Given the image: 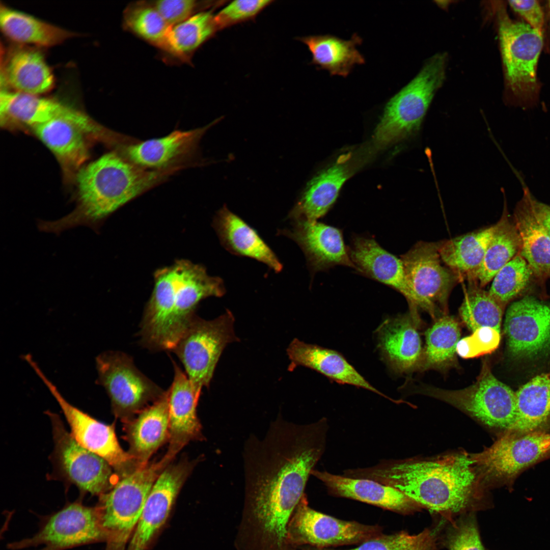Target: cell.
Instances as JSON below:
<instances>
[{
  "mask_svg": "<svg viewBox=\"0 0 550 550\" xmlns=\"http://www.w3.org/2000/svg\"><path fill=\"white\" fill-rule=\"evenodd\" d=\"M328 421L289 422L281 416L243 449L244 498L237 536L254 550H283L291 518L325 450Z\"/></svg>",
  "mask_w": 550,
  "mask_h": 550,
  "instance_id": "cell-1",
  "label": "cell"
},
{
  "mask_svg": "<svg viewBox=\"0 0 550 550\" xmlns=\"http://www.w3.org/2000/svg\"><path fill=\"white\" fill-rule=\"evenodd\" d=\"M345 476L371 479L400 490L416 503L441 513L466 509L478 499L481 474L471 455L429 459H383L367 468L347 469Z\"/></svg>",
  "mask_w": 550,
  "mask_h": 550,
  "instance_id": "cell-2",
  "label": "cell"
},
{
  "mask_svg": "<svg viewBox=\"0 0 550 550\" xmlns=\"http://www.w3.org/2000/svg\"><path fill=\"white\" fill-rule=\"evenodd\" d=\"M180 169H145L118 151L106 153L84 166L76 174L75 209L56 221H40L38 227L41 231L57 234L79 226L97 232L111 214Z\"/></svg>",
  "mask_w": 550,
  "mask_h": 550,
  "instance_id": "cell-3",
  "label": "cell"
},
{
  "mask_svg": "<svg viewBox=\"0 0 550 550\" xmlns=\"http://www.w3.org/2000/svg\"><path fill=\"white\" fill-rule=\"evenodd\" d=\"M225 291L223 281L209 276L203 266L178 260L155 272L142 326L172 350L195 315L198 303L209 296H222Z\"/></svg>",
  "mask_w": 550,
  "mask_h": 550,
  "instance_id": "cell-4",
  "label": "cell"
},
{
  "mask_svg": "<svg viewBox=\"0 0 550 550\" xmlns=\"http://www.w3.org/2000/svg\"><path fill=\"white\" fill-rule=\"evenodd\" d=\"M171 461L164 455L119 479L99 496L95 508L105 536V550L126 549L154 483Z\"/></svg>",
  "mask_w": 550,
  "mask_h": 550,
  "instance_id": "cell-5",
  "label": "cell"
},
{
  "mask_svg": "<svg viewBox=\"0 0 550 550\" xmlns=\"http://www.w3.org/2000/svg\"><path fill=\"white\" fill-rule=\"evenodd\" d=\"M447 57L439 53L427 61L419 73L387 103L374 140L385 147L415 135L445 78Z\"/></svg>",
  "mask_w": 550,
  "mask_h": 550,
  "instance_id": "cell-6",
  "label": "cell"
},
{
  "mask_svg": "<svg viewBox=\"0 0 550 550\" xmlns=\"http://www.w3.org/2000/svg\"><path fill=\"white\" fill-rule=\"evenodd\" d=\"M417 388L416 392L449 403L488 427L506 432L515 423V392L493 375L486 361L475 382L465 388L447 390L429 386Z\"/></svg>",
  "mask_w": 550,
  "mask_h": 550,
  "instance_id": "cell-7",
  "label": "cell"
},
{
  "mask_svg": "<svg viewBox=\"0 0 550 550\" xmlns=\"http://www.w3.org/2000/svg\"><path fill=\"white\" fill-rule=\"evenodd\" d=\"M234 317L229 311L211 320L196 315L171 351L182 363L195 391L208 387L219 358L227 345L238 338Z\"/></svg>",
  "mask_w": 550,
  "mask_h": 550,
  "instance_id": "cell-8",
  "label": "cell"
},
{
  "mask_svg": "<svg viewBox=\"0 0 550 550\" xmlns=\"http://www.w3.org/2000/svg\"><path fill=\"white\" fill-rule=\"evenodd\" d=\"M499 34L507 84L517 101L533 102L538 84L536 70L543 45V33L512 20L504 8L499 12Z\"/></svg>",
  "mask_w": 550,
  "mask_h": 550,
  "instance_id": "cell-9",
  "label": "cell"
},
{
  "mask_svg": "<svg viewBox=\"0 0 550 550\" xmlns=\"http://www.w3.org/2000/svg\"><path fill=\"white\" fill-rule=\"evenodd\" d=\"M95 365L96 383L104 388L114 415L124 423L165 393L138 369L129 356L122 352H103L96 357Z\"/></svg>",
  "mask_w": 550,
  "mask_h": 550,
  "instance_id": "cell-10",
  "label": "cell"
},
{
  "mask_svg": "<svg viewBox=\"0 0 550 550\" xmlns=\"http://www.w3.org/2000/svg\"><path fill=\"white\" fill-rule=\"evenodd\" d=\"M439 243L420 242L402 255L405 278L412 295L410 313L417 314L418 308L435 318L445 313L449 294L457 276L441 264Z\"/></svg>",
  "mask_w": 550,
  "mask_h": 550,
  "instance_id": "cell-11",
  "label": "cell"
},
{
  "mask_svg": "<svg viewBox=\"0 0 550 550\" xmlns=\"http://www.w3.org/2000/svg\"><path fill=\"white\" fill-rule=\"evenodd\" d=\"M549 454L550 432L506 431L489 447L471 455L482 477L506 484Z\"/></svg>",
  "mask_w": 550,
  "mask_h": 550,
  "instance_id": "cell-12",
  "label": "cell"
},
{
  "mask_svg": "<svg viewBox=\"0 0 550 550\" xmlns=\"http://www.w3.org/2000/svg\"><path fill=\"white\" fill-rule=\"evenodd\" d=\"M28 364L58 403L70 427L71 434L80 445L106 460L120 479L141 468L121 447L114 424L101 422L71 404L33 359H30Z\"/></svg>",
  "mask_w": 550,
  "mask_h": 550,
  "instance_id": "cell-13",
  "label": "cell"
},
{
  "mask_svg": "<svg viewBox=\"0 0 550 550\" xmlns=\"http://www.w3.org/2000/svg\"><path fill=\"white\" fill-rule=\"evenodd\" d=\"M378 527L342 520L317 511L302 496L288 527L291 549L308 544L317 548L363 542L379 535Z\"/></svg>",
  "mask_w": 550,
  "mask_h": 550,
  "instance_id": "cell-14",
  "label": "cell"
},
{
  "mask_svg": "<svg viewBox=\"0 0 550 550\" xmlns=\"http://www.w3.org/2000/svg\"><path fill=\"white\" fill-rule=\"evenodd\" d=\"M105 542L95 507L75 502L50 516L32 537L8 545L18 549L44 545L41 550H63L86 544Z\"/></svg>",
  "mask_w": 550,
  "mask_h": 550,
  "instance_id": "cell-15",
  "label": "cell"
},
{
  "mask_svg": "<svg viewBox=\"0 0 550 550\" xmlns=\"http://www.w3.org/2000/svg\"><path fill=\"white\" fill-rule=\"evenodd\" d=\"M52 426L54 453L66 477L79 489L99 496L117 482L112 466L80 445L65 428L58 415L47 411Z\"/></svg>",
  "mask_w": 550,
  "mask_h": 550,
  "instance_id": "cell-16",
  "label": "cell"
},
{
  "mask_svg": "<svg viewBox=\"0 0 550 550\" xmlns=\"http://www.w3.org/2000/svg\"><path fill=\"white\" fill-rule=\"evenodd\" d=\"M504 332L508 350L516 356H534L550 348V306L532 296L513 302L507 310Z\"/></svg>",
  "mask_w": 550,
  "mask_h": 550,
  "instance_id": "cell-17",
  "label": "cell"
},
{
  "mask_svg": "<svg viewBox=\"0 0 550 550\" xmlns=\"http://www.w3.org/2000/svg\"><path fill=\"white\" fill-rule=\"evenodd\" d=\"M191 473L186 464H169L160 474L148 496L125 550H147L165 524L176 498Z\"/></svg>",
  "mask_w": 550,
  "mask_h": 550,
  "instance_id": "cell-18",
  "label": "cell"
},
{
  "mask_svg": "<svg viewBox=\"0 0 550 550\" xmlns=\"http://www.w3.org/2000/svg\"><path fill=\"white\" fill-rule=\"evenodd\" d=\"M219 119L200 128L175 130L162 138L152 139L122 147L119 152L134 164L147 170L183 168L196 153L200 141Z\"/></svg>",
  "mask_w": 550,
  "mask_h": 550,
  "instance_id": "cell-19",
  "label": "cell"
},
{
  "mask_svg": "<svg viewBox=\"0 0 550 550\" xmlns=\"http://www.w3.org/2000/svg\"><path fill=\"white\" fill-rule=\"evenodd\" d=\"M278 233L292 239L300 246L312 277L337 265L356 270L349 257L342 232L337 228L317 221L301 220L294 221L291 229L280 230Z\"/></svg>",
  "mask_w": 550,
  "mask_h": 550,
  "instance_id": "cell-20",
  "label": "cell"
},
{
  "mask_svg": "<svg viewBox=\"0 0 550 550\" xmlns=\"http://www.w3.org/2000/svg\"><path fill=\"white\" fill-rule=\"evenodd\" d=\"M174 375L167 390L169 414V445L166 454L173 459L189 442L203 439L197 414L200 396L185 372L173 361Z\"/></svg>",
  "mask_w": 550,
  "mask_h": 550,
  "instance_id": "cell-21",
  "label": "cell"
},
{
  "mask_svg": "<svg viewBox=\"0 0 550 550\" xmlns=\"http://www.w3.org/2000/svg\"><path fill=\"white\" fill-rule=\"evenodd\" d=\"M416 322L410 315L386 318L376 331L382 358L393 371L408 373L419 367L422 350Z\"/></svg>",
  "mask_w": 550,
  "mask_h": 550,
  "instance_id": "cell-22",
  "label": "cell"
},
{
  "mask_svg": "<svg viewBox=\"0 0 550 550\" xmlns=\"http://www.w3.org/2000/svg\"><path fill=\"white\" fill-rule=\"evenodd\" d=\"M311 475L320 480L332 496L351 499L384 509L408 512L416 503L392 486L364 478L336 475L326 471L313 470Z\"/></svg>",
  "mask_w": 550,
  "mask_h": 550,
  "instance_id": "cell-23",
  "label": "cell"
},
{
  "mask_svg": "<svg viewBox=\"0 0 550 550\" xmlns=\"http://www.w3.org/2000/svg\"><path fill=\"white\" fill-rule=\"evenodd\" d=\"M348 252L359 273L394 289L406 298L409 305L411 303L401 259L384 250L374 239L364 236L352 237Z\"/></svg>",
  "mask_w": 550,
  "mask_h": 550,
  "instance_id": "cell-24",
  "label": "cell"
},
{
  "mask_svg": "<svg viewBox=\"0 0 550 550\" xmlns=\"http://www.w3.org/2000/svg\"><path fill=\"white\" fill-rule=\"evenodd\" d=\"M287 352L291 362L290 371L299 366L308 367L338 383L365 389L395 402L372 386L335 350L294 339L290 343Z\"/></svg>",
  "mask_w": 550,
  "mask_h": 550,
  "instance_id": "cell-25",
  "label": "cell"
},
{
  "mask_svg": "<svg viewBox=\"0 0 550 550\" xmlns=\"http://www.w3.org/2000/svg\"><path fill=\"white\" fill-rule=\"evenodd\" d=\"M138 415L125 422L128 452L140 467L148 463L150 457L169 436V402L167 391L156 401Z\"/></svg>",
  "mask_w": 550,
  "mask_h": 550,
  "instance_id": "cell-26",
  "label": "cell"
},
{
  "mask_svg": "<svg viewBox=\"0 0 550 550\" xmlns=\"http://www.w3.org/2000/svg\"><path fill=\"white\" fill-rule=\"evenodd\" d=\"M7 53L1 74L4 89L9 86L16 92L36 95L52 89L53 74L40 50L19 45Z\"/></svg>",
  "mask_w": 550,
  "mask_h": 550,
  "instance_id": "cell-27",
  "label": "cell"
},
{
  "mask_svg": "<svg viewBox=\"0 0 550 550\" xmlns=\"http://www.w3.org/2000/svg\"><path fill=\"white\" fill-rule=\"evenodd\" d=\"M213 226L221 243L229 252L257 260L276 272L282 269L277 256L258 233L225 206L217 213Z\"/></svg>",
  "mask_w": 550,
  "mask_h": 550,
  "instance_id": "cell-28",
  "label": "cell"
},
{
  "mask_svg": "<svg viewBox=\"0 0 550 550\" xmlns=\"http://www.w3.org/2000/svg\"><path fill=\"white\" fill-rule=\"evenodd\" d=\"M39 139L52 151L66 174H76L89 157L87 134L74 123L54 119L33 127Z\"/></svg>",
  "mask_w": 550,
  "mask_h": 550,
  "instance_id": "cell-29",
  "label": "cell"
},
{
  "mask_svg": "<svg viewBox=\"0 0 550 550\" xmlns=\"http://www.w3.org/2000/svg\"><path fill=\"white\" fill-rule=\"evenodd\" d=\"M298 39L307 46L311 53V64L319 69L328 71L331 75L345 77L355 65L365 62L356 48L362 42L356 34L347 40L331 35L309 36Z\"/></svg>",
  "mask_w": 550,
  "mask_h": 550,
  "instance_id": "cell-30",
  "label": "cell"
},
{
  "mask_svg": "<svg viewBox=\"0 0 550 550\" xmlns=\"http://www.w3.org/2000/svg\"><path fill=\"white\" fill-rule=\"evenodd\" d=\"M346 168L338 162L315 177L289 214L292 221L316 222L335 202L348 177Z\"/></svg>",
  "mask_w": 550,
  "mask_h": 550,
  "instance_id": "cell-31",
  "label": "cell"
},
{
  "mask_svg": "<svg viewBox=\"0 0 550 550\" xmlns=\"http://www.w3.org/2000/svg\"><path fill=\"white\" fill-rule=\"evenodd\" d=\"M516 416L507 431L525 433L545 431L550 425V375L540 374L515 392Z\"/></svg>",
  "mask_w": 550,
  "mask_h": 550,
  "instance_id": "cell-32",
  "label": "cell"
},
{
  "mask_svg": "<svg viewBox=\"0 0 550 550\" xmlns=\"http://www.w3.org/2000/svg\"><path fill=\"white\" fill-rule=\"evenodd\" d=\"M0 26L5 36L19 44L49 47L77 36L74 33L3 4L0 8Z\"/></svg>",
  "mask_w": 550,
  "mask_h": 550,
  "instance_id": "cell-33",
  "label": "cell"
},
{
  "mask_svg": "<svg viewBox=\"0 0 550 550\" xmlns=\"http://www.w3.org/2000/svg\"><path fill=\"white\" fill-rule=\"evenodd\" d=\"M514 219L521 240L520 255L536 276L550 278V237L524 197L515 209Z\"/></svg>",
  "mask_w": 550,
  "mask_h": 550,
  "instance_id": "cell-34",
  "label": "cell"
},
{
  "mask_svg": "<svg viewBox=\"0 0 550 550\" xmlns=\"http://www.w3.org/2000/svg\"><path fill=\"white\" fill-rule=\"evenodd\" d=\"M496 225L439 243L442 260L455 273L473 278L481 266Z\"/></svg>",
  "mask_w": 550,
  "mask_h": 550,
  "instance_id": "cell-35",
  "label": "cell"
},
{
  "mask_svg": "<svg viewBox=\"0 0 550 550\" xmlns=\"http://www.w3.org/2000/svg\"><path fill=\"white\" fill-rule=\"evenodd\" d=\"M67 106L57 100L19 92L1 89V120L8 118L32 127L59 118Z\"/></svg>",
  "mask_w": 550,
  "mask_h": 550,
  "instance_id": "cell-36",
  "label": "cell"
},
{
  "mask_svg": "<svg viewBox=\"0 0 550 550\" xmlns=\"http://www.w3.org/2000/svg\"><path fill=\"white\" fill-rule=\"evenodd\" d=\"M506 212V208H504L501 219L495 225V230L483 262L473 278L481 287L491 281L520 249L519 233L515 226L508 219Z\"/></svg>",
  "mask_w": 550,
  "mask_h": 550,
  "instance_id": "cell-37",
  "label": "cell"
},
{
  "mask_svg": "<svg viewBox=\"0 0 550 550\" xmlns=\"http://www.w3.org/2000/svg\"><path fill=\"white\" fill-rule=\"evenodd\" d=\"M460 329L452 317L444 315L437 319L425 333L426 345L419 368L422 370L444 369L455 361Z\"/></svg>",
  "mask_w": 550,
  "mask_h": 550,
  "instance_id": "cell-38",
  "label": "cell"
},
{
  "mask_svg": "<svg viewBox=\"0 0 550 550\" xmlns=\"http://www.w3.org/2000/svg\"><path fill=\"white\" fill-rule=\"evenodd\" d=\"M217 31L212 12H199L171 26L166 51L182 61H188L195 51Z\"/></svg>",
  "mask_w": 550,
  "mask_h": 550,
  "instance_id": "cell-39",
  "label": "cell"
},
{
  "mask_svg": "<svg viewBox=\"0 0 550 550\" xmlns=\"http://www.w3.org/2000/svg\"><path fill=\"white\" fill-rule=\"evenodd\" d=\"M125 28L155 46L166 51L171 26L151 2L131 4L123 13Z\"/></svg>",
  "mask_w": 550,
  "mask_h": 550,
  "instance_id": "cell-40",
  "label": "cell"
},
{
  "mask_svg": "<svg viewBox=\"0 0 550 550\" xmlns=\"http://www.w3.org/2000/svg\"><path fill=\"white\" fill-rule=\"evenodd\" d=\"M503 306L478 285H471L459 308L461 319L472 332L482 327L500 331Z\"/></svg>",
  "mask_w": 550,
  "mask_h": 550,
  "instance_id": "cell-41",
  "label": "cell"
},
{
  "mask_svg": "<svg viewBox=\"0 0 550 550\" xmlns=\"http://www.w3.org/2000/svg\"><path fill=\"white\" fill-rule=\"evenodd\" d=\"M533 273L526 260L516 254L495 275L488 292L503 306L526 288Z\"/></svg>",
  "mask_w": 550,
  "mask_h": 550,
  "instance_id": "cell-42",
  "label": "cell"
},
{
  "mask_svg": "<svg viewBox=\"0 0 550 550\" xmlns=\"http://www.w3.org/2000/svg\"><path fill=\"white\" fill-rule=\"evenodd\" d=\"M435 534L427 529L417 535L402 532L390 535H378L355 548L346 550H436ZM311 550H332L314 548Z\"/></svg>",
  "mask_w": 550,
  "mask_h": 550,
  "instance_id": "cell-43",
  "label": "cell"
},
{
  "mask_svg": "<svg viewBox=\"0 0 550 550\" xmlns=\"http://www.w3.org/2000/svg\"><path fill=\"white\" fill-rule=\"evenodd\" d=\"M272 1H234L214 16L217 30L253 19Z\"/></svg>",
  "mask_w": 550,
  "mask_h": 550,
  "instance_id": "cell-44",
  "label": "cell"
},
{
  "mask_svg": "<svg viewBox=\"0 0 550 550\" xmlns=\"http://www.w3.org/2000/svg\"><path fill=\"white\" fill-rule=\"evenodd\" d=\"M501 340L500 331L490 327L477 329L468 337L457 343L456 353L464 359H470L490 353L498 347Z\"/></svg>",
  "mask_w": 550,
  "mask_h": 550,
  "instance_id": "cell-45",
  "label": "cell"
},
{
  "mask_svg": "<svg viewBox=\"0 0 550 550\" xmlns=\"http://www.w3.org/2000/svg\"><path fill=\"white\" fill-rule=\"evenodd\" d=\"M151 3L171 26L188 19L205 6L211 5L194 0H161Z\"/></svg>",
  "mask_w": 550,
  "mask_h": 550,
  "instance_id": "cell-46",
  "label": "cell"
},
{
  "mask_svg": "<svg viewBox=\"0 0 550 550\" xmlns=\"http://www.w3.org/2000/svg\"><path fill=\"white\" fill-rule=\"evenodd\" d=\"M450 550H484L473 517L459 521L448 538Z\"/></svg>",
  "mask_w": 550,
  "mask_h": 550,
  "instance_id": "cell-47",
  "label": "cell"
},
{
  "mask_svg": "<svg viewBox=\"0 0 550 550\" xmlns=\"http://www.w3.org/2000/svg\"><path fill=\"white\" fill-rule=\"evenodd\" d=\"M508 4L529 25L543 33L544 14L538 1H509Z\"/></svg>",
  "mask_w": 550,
  "mask_h": 550,
  "instance_id": "cell-48",
  "label": "cell"
},
{
  "mask_svg": "<svg viewBox=\"0 0 550 550\" xmlns=\"http://www.w3.org/2000/svg\"><path fill=\"white\" fill-rule=\"evenodd\" d=\"M524 191L523 197L533 215L550 237V206L535 199L527 188Z\"/></svg>",
  "mask_w": 550,
  "mask_h": 550,
  "instance_id": "cell-49",
  "label": "cell"
},
{
  "mask_svg": "<svg viewBox=\"0 0 550 550\" xmlns=\"http://www.w3.org/2000/svg\"><path fill=\"white\" fill-rule=\"evenodd\" d=\"M548 31L550 34V1L548 2Z\"/></svg>",
  "mask_w": 550,
  "mask_h": 550,
  "instance_id": "cell-50",
  "label": "cell"
}]
</instances>
